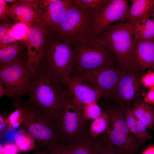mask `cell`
<instances>
[{
    "label": "cell",
    "instance_id": "obj_27",
    "mask_svg": "<svg viewBox=\"0 0 154 154\" xmlns=\"http://www.w3.org/2000/svg\"><path fill=\"white\" fill-rule=\"evenodd\" d=\"M14 141L20 151H28L35 147V139L23 129L19 131L15 134Z\"/></svg>",
    "mask_w": 154,
    "mask_h": 154
},
{
    "label": "cell",
    "instance_id": "obj_35",
    "mask_svg": "<svg viewBox=\"0 0 154 154\" xmlns=\"http://www.w3.org/2000/svg\"><path fill=\"white\" fill-rule=\"evenodd\" d=\"M137 124L138 130L143 143L147 140L151 138V136L147 131L146 125L141 121L137 119Z\"/></svg>",
    "mask_w": 154,
    "mask_h": 154
},
{
    "label": "cell",
    "instance_id": "obj_10",
    "mask_svg": "<svg viewBox=\"0 0 154 154\" xmlns=\"http://www.w3.org/2000/svg\"><path fill=\"white\" fill-rule=\"evenodd\" d=\"M71 0H39L35 7L36 22L47 33L56 31L63 19Z\"/></svg>",
    "mask_w": 154,
    "mask_h": 154
},
{
    "label": "cell",
    "instance_id": "obj_20",
    "mask_svg": "<svg viewBox=\"0 0 154 154\" xmlns=\"http://www.w3.org/2000/svg\"><path fill=\"white\" fill-rule=\"evenodd\" d=\"M132 5L128 11L124 21L132 23L149 15L154 9V0H131Z\"/></svg>",
    "mask_w": 154,
    "mask_h": 154
},
{
    "label": "cell",
    "instance_id": "obj_24",
    "mask_svg": "<svg viewBox=\"0 0 154 154\" xmlns=\"http://www.w3.org/2000/svg\"><path fill=\"white\" fill-rule=\"evenodd\" d=\"M125 109L111 107L107 109L110 117V127L128 135H133L130 131L126 123L125 116Z\"/></svg>",
    "mask_w": 154,
    "mask_h": 154
},
{
    "label": "cell",
    "instance_id": "obj_19",
    "mask_svg": "<svg viewBox=\"0 0 154 154\" xmlns=\"http://www.w3.org/2000/svg\"><path fill=\"white\" fill-rule=\"evenodd\" d=\"M26 39L9 43L0 48V65L28 59Z\"/></svg>",
    "mask_w": 154,
    "mask_h": 154
},
{
    "label": "cell",
    "instance_id": "obj_4",
    "mask_svg": "<svg viewBox=\"0 0 154 154\" xmlns=\"http://www.w3.org/2000/svg\"><path fill=\"white\" fill-rule=\"evenodd\" d=\"M93 37L113 52L120 66L126 69H131V56L133 27L131 23L121 21L110 25Z\"/></svg>",
    "mask_w": 154,
    "mask_h": 154
},
{
    "label": "cell",
    "instance_id": "obj_46",
    "mask_svg": "<svg viewBox=\"0 0 154 154\" xmlns=\"http://www.w3.org/2000/svg\"><path fill=\"white\" fill-rule=\"evenodd\" d=\"M151 68H152L153 69V70H154V64L152 66V67H151Z\"/></svg>",
    "mask_w": 154,
    "mask_h": 154
},
{
    "label": "cell",
    "instance_id": "obj_44",
    "mask_svg": "<svg viewBox=\"0 0 154 154\" xmlns=\"http://www.w3.org/2000/svg\"><path fill=\"white\" fill-rule=\"evenodd\" d=\"M149 15L150 16L154 15V9L152 11L149 13Z\"/></svg>",
    "mask_w": 154,
    "mask_h": 154
},
{
    "label": "cell",
    "instance_id": "obj_32",
    "mask_svg": "<svg viewBox=\"0 0 154 154\" xmlns=\"http://www.w3.org/2000/svg\"><path fill=\"white\" fill-rule=\"evenodd\" d=\"M97 140V154H127L118 149L108 145L98 139Z\"/></svg>",
    "mask_w": 154,
    "mask_h": 154
},
{
    "label": "cell",
    "instance_id": "obj_6",
    "mask_svg": "<svg viewBox=\"0 0 154 154\" xmlns=\"http://www.w3.org/2000/svg\"><path fill=\"white\" fill-rule=\"evenodd\" d=\"M25 118L21 127L35 139L36 145L45 149L58 142L56 120L41 108L25 105Z\"/></svg>",
    "mask_w": 154,
    "mask_h": 154
},
{
    "label": "cell",
    "instance_id": "obj_2",
    "mask_svg": "<svg viewBox=\"0 0 154 154\" xmlns=\"http://www.w3.org/2000/svg\"><path fill=\"white\" fill-rule=\"evenodd\" d=\"M74 57V51L70 44L47 33L38 69L60 80L64 76L70 74Z\"/></svg>",
    "mask_w": 154,
    "mask_h": 154
},
{
    "label": "cell",
    "instance_id": "obj_23",
    "mask_svg": "<svg viewBox=\"0 0 154 154\" xmlns=\"http://www.w3.org/2000/svg\"><path fill=\"white\" fill-rule=\"evenodd\" d=\"M109 0H72L78 8L98 17L108 4Z\"/></svg>",
    "mask_w": 154,
    "mask_h": 154
},
{
    "label": "cell",
    "instance_id": "obj_36",
    "mask_svg": "<svg viewBox=\"0 0 154 154\" xmlns=\"http://www.w3.org/2000/svg\"><path fill=\"white\" fill-rule=\"evenodd\" d=\"M3 145V151L1 154H17L20 150L15 143H7Z\"/></svg>",
    "mask_w": 154,
    "mask_h": 154
},
{
    "label": "cell",
    "instance_id": "obj_15",
    "mask_svg": "<svg viewBox=\"0 0 154 154\" xmlns=\"http://www.w3.org/2000/svg\"><path fill=\"white\" fill-rule=\"evenodd\" d=\"M129 6L126 0H109L101 14L95 20L94 37L110 24L119 20H125Z\"/></svg>",
    "mask_w": 154,
    "mask_h": 154
},
{
    "label": "cell",
    "instance_id": "obj_1",
    "mask_svg": "<svg viewBox=\"0 0 154 154\" xmlns=\"http://www.w3.org/2000/svg\"><path fill=\"white\" fill-rule=\"evenodd\" d=\"M64 86L60 80L38 69L32 78L29 98L24 104L41 108L56 120L62 112L68 93Z\"/></svg>",
    "mask_w": 154,
    "mask_h": 154
},
{
    "label": "cell",
    "instance_id": "obj_40",
    "mask_svg": "<svg viewBox=\"0 0 154 154\" xmlns=\"http://www.w3.org/2000/svg\"><path fill=\"white\" fill-rule=\"evenodd\" d=\"M4 96L10 98V94L8 90L0 83V97Z\"/></svg>",
    "mask_w": 154,
    "mask_h": 154
},
{
    "label": "cell",
    "instance_id": "obj_16",
    "mask_svg": "<svg viewBox=\"0 0 154 154\" xmlns=\"http://www.w3.org/2000/svg\"><path fill=\"white\" fill-rule=\"evenodd\" d=\"M98 136V139L127 154H136L141 145L133 135L127 134L110 126L107 131Z\"/></svg>",
    "mask_w": 154,
    "mask_h": 154
},
{
    "label": "cell",
    "instance_id": "obj_14",
    "mask_svg": "<svg viewBox=\"0 0 154 154\" xmlns=\"http://www.w3.org/2000/svg\"><path fill=\"white\" fill-rule=\"evenodd\" d=\"M154 64V40L133 38L131 56V69L142 72Z\"/></svg>",
    "mask_w": 154,
    "mask_h": 154
},
{
    "label": "cell",
    "instance_id": "obj_7",
    "mask_svg": "<svg viewBox=\"0 0 154 154\" xmlns=\"http://www.w3.org/2000/svg\"><path fill=\"white\" fill-rule=\"evenodd\" d=\"M27 60L0 65V83L8 90L10 98L15 100L29 94L33 73Z\"/></svg>",
    "mask_w": 154,
    "mask_h": 154
},
{
    "label": "cell",
    "instance_id": "obj_41",
    "mask_svg": "<svg viewBox=\"0 0 154 154\" xmlns=\"http://www.w3.org/2000/svg\"><path fill=\"white\" fill-rule=\"evenodd\" d=\"M31 154H48V153L45 150L36 145L34 150Z\"/></svg>",
    "mask_w": 154,
    "mask_h": 154
},
{
    "label": "cell",
    "instance_id": "obj_25",
    "mask_svg": "<svg viewBox=\"0 0 154 154\" xmlns=\"http://www.w3.org/2000/svg\"><path fill=\"white\" fill-rule=\"evenodd\" d=\"M110 123V117L107 110L103 111L102 114L93 120L89 129L90 135L97 137L108 129Z\"/></svg>",
    "mask_w": 154,
    "mask_h": 154
},
{
    "label": "cell",
    "instance_id": "obj_38",
    "mask_svg": "<svg viewBox=\"0 0 154 154\" xmlns=\"http://www.w3.org/2000/svg\"><path fill=\"white\" fill-rule=\"evenodd\" d=\"M9 116L8 112L5 111L0 115V136L4 132L6 128H7V119Z\"/></svg>",
    "mask_w": 154,
    "mask_h": 154
},
{
    "label": "cell",
    "instance_id": "obj_39",
    "mask_svg": "<svg viewBox=\"0 0 154 154\" xmlns=\"http://www.w3.org/2000/svg\"><path fill=\"white\" fill-rule=\"evenodd\" d=\"M143 100L148 104H154V87L150 88L144 96Z\"/></svg>",
    "mask_w": 154,
    "mask_h": 154
},
{
    "label": "cell",
    "instance_id": "obj_5",
    "mask_svg": "<svg viewBox=\"0 0 154 154\" xmlns=\"http://www.w3.org/2000/svg\"><path fill=\"white\" fill-rule=\"evenodd\" d=\"M96 19L93 15L78 8L71 2L57 29L49 33L68 44L82 41L94 37Z\"/></svg>",
    "mask_w": 154,
    "mask_h": 154
},
{
    "label": "cell",
    "instance_id": "obj_43",
    "mask_svg": "<svg viewBox=\"0 0 154 154\" xmlns=\"http://www.w3.org/2000/svg\"><path fill=\"white\" fill-rule=\"evenodd\" d=\"M5 2H6L7 3L8 2L11 3H12V4L15 3L17 0H4Z\"/></svg>",
    "mask_w": 154,
    "mask_h": 154
},
{
    "label": "cell",
    "instance_id": "obj_31",
    "mask_svg": "<svg viewBox=\"0 0 154 154\" xmlns=\"http://www.w3.org/2000/svg\"><path fill=\"white\" fill-rule=\"evenodd\" d=\"M82 111L84 116L88 120L95 119L100 116L103 112L97 102L86 105L83 108Z\"/></svg>",
    "mask_w": 154,
    "mask_h": 154
},
{
    "label": "cell",
    "instance_id": "obj_33",
    "mask_svg": "<svg viewBox=\"0 0 154 154\" xmlns=\"http://www.w3.org/2000/svg\"><path fill=\"white\" fill-rule=\"evenodd\" d=\"M44 150L48 154H70L66 146L59 141Z\"/></svg>",
    "mask_w": 154,
    "mask_h": 154
},
{
    "label": "cell",
    "instance_id": "obj_34",
    "mask_svg": "<svg viewBox=\"0 0 154 154\" xmlns=\"http://www.w3.org/2000/svg\"><path fill=\"white\" fill-rule=\"evenodd\" d=\"M142 85L146 88L154 87V72L149 70L141 78Z\"/></svg>",
    "mask_w": 154,
    "mask_h": 154
},
{
    "label": "cell",
    "instance_id": "obj_29",
    "mask_svg": "<svg viewBox=\"0 0 154 154\" xmlns=\"http://www.w3.org/2000/svg\"><path fill=\"white\" fill-rule=\"evenodd\" d=\"M125 116L126 123L130 131L140 145H142L144 143L138 130L137 124V118L130 108L125 109Z\"/></svg>",
    "mask_w": 154,
    "mask_h": 154
},
{
    "label": "cell",
    "instance_id": "obj_42",
    "mask_svg": "<svg viewBox=\"0 0 154 154\" xmlns=\"http://www.w3.org/2000/svg\"><path fill=\"white\" fill-rule=\"evenodd\" d=\"M143 154H154V146L150 147L147 148Z\"/></svg>",
    "mask_w": 154,
    "mask_h": 154
},
{
    "label": "cell",
    "instance_id": "obj_21",
    "mask_svg": "<svg viewBox=\"0 0 154 154\" xmlns=\"http://www.w3.org/2000/svg\"><path fill=\"white\" fill-rule=\"evenodd\" d=\"M131 109L137 119L143 122L147 129H153L154 107L139 98L133 102Z\"/></svg>",
    "mask_w": 154,
    "mask_h": 154
},
{
    "label": "cell",
    "instance_id": "obj_37",
    "mask_svg": "<svg viewBox=\"0 0 154 154\" xmlns=\"http://www.w3.org/2000/svg\"><path fill=\"white\" fill-rule=\"evenodd\" d=\"M7 3L3 0H0V20L1 21L9 16V9Z\"/></svg>",
    "mask_w": 154,
    "mask_h": 154
},
{
    "label": "cell",
    "instance_id": "obj_18",
    "mask_svg": "<svg viewBox=\"0 0 154 154\" xmlns=\"http://www.w3.org/2000/svg\"><path fill=\"white\" fill-rule=\"evenodd\" d=\"M97 141L87 128L65 145L70 154H97Z\"/></svg>",
    "mask_w": 154,
    "mask_h": 154
},
{
    "label": "cell",
    "instance_id": "obj_22",
    "mask_svg": "<svg viewBox=\"0 0 154 154\" xmlns=\"http://www.w3.org/2000/svg\"><path fill=\"white\" fill-rule=\"evenodd\" d=\"M148 15L132 23L133 38L141 40H154V23Z\"/></svg>",
    "mask_w": 154,
    "mask_h": 154
},
{
    "label": "cell",
    "instance_id": "obj_12",
    "mask_svg": "<svg viewBox=\"0 0 154 154\" xmlns=\"http://www.w3.org/2000/svg\"><path fill=\"white\" fill-rule=\"evenodd\" d=\"M60 80L73 100L82 108L87 105L97 102L102 96L98 89L75 75H66Z\"/></svg>",
    "mask_w": 154,
    "mask_h": 154
},
{
    "label": "cell",
    "instance_id": "obj_28",
    "mask_svg": "<svg viewBox=\"0 0 154 154\" xmlns=\"http://www.w3.org/2000/svg\"><path fill=\"white\" fill-rule=\"evenodd\" d=\"M8 16L0 23V48H4L7 44L17 40L10 33V29L15 23Z\"/></svg>",
    "mask_w": 154,
    "mask_h": 154
},
{
    "label": "cell",
    "instance_id": "obj_11",
    "mask_svg": "<svg viewBox=\"0 0 154 154\" xmlns=\"http://www.w3.org/2000/svg\"><path fill=\"white\" fill-rule=\"evenodd\" d=\"M141 72L124 68L117 85L114 98L119 107L129 108L131 104L139 99L143 86L141 82Z\"/></svg>",
    "mask_w": 154,
    "mask_h": 154
},
{
    "label": "cell",
    "instance_id": "obj_8",
    "mask_svg": "<svg viewBox=\"0 0 154 154\" xmlns=\"http://www.w3.org/2000/svg\"><path fill=\"white\" fill-rule=\"evenodd\" d=\"M82 109L68 92L62 112L56 120L59 140L67 144L87 128L88 120L83 116Z\"/></svg>",
    "mask_w": 154,
    "mask_h": 154
},
{
    "label": "cell",
    "instance_id": "obj_3",
    "mask_svg": "<svg viewBox=\"0 0 154 154\" xmlns=\"http://www.w3.org/2000/svg\"><path fill=\"white\" fill-rule=\"evenodd\" d=\"M71 44L74 57L70 74L94 70L118 63L113 52L94 37Z\"/></svg>",
    "mask_w": 154,
    "mask_h": 154
},
{
    "label": "cell",
    "instance_id": "obj_17",
    "mask_svg": "<svg viewBox=\"0 0 154 154\" xmlns=\"http://www.w3.org/2000/svg\"><path fill=\"white\" fill-rule=\"evenodd\" d=\"M38 0H17L9 6V16L15 23H23L29 27L36 22L35 7Z\"/></svg>",
    "mask_w": 154,
    "mask_h": 154
},
{
    "label": "cell",
    "instance_id": "obj_30",
    "mask_svg": "<svg viewBox=\"0 0 154 154\" xmlns=\"http://www.w3.org/2000/svg\"><path fill=\"white\" fill-rule=\"evenodd\" d=\"M29 27L27 25L23 23H14L10 29V33L16 40L25 39Z\"/></svg>",
    "mask_w": 154,
    "mask_h": 154
},
{
    "label": "cell",
    "instance_id": "obj_13",
    "mask_svg": "<svg viewBox=\"0 0 154 154\" xmlns=\"http://www.w3.org/2000/svg\"><path fill=\"white\" fill-rule=\"evenodd\" d=\"M46 33L36 22L29 27L26 39L27 61L33 74L38 69L42 56Z\"/></svg>",
    "mask_w": 154,
    "mask_h": 154
},
{
    "label": "cell",
    "instance_id": "obj_26",
    "mask_svg": "<svg viewBox=\"0 0 154 154\" xmlns=\"http://www.w3.org/2000/svg\"><path fill=\"white\" fill-rule=\"evenodd\" d=\"M13 105L17 108L9 116L7 119V128L9 129L17 128L21 126L25 118V105L20 99L15 100Z\"/></svg>",
    "mask_w": 154,
    "mask_h": 154
},
{
    "label": "cell",
    "instance_id": "obj_9",
    "mask_svg": "<svg viewBox=\"0 0 154 154\" xmlns=\"http://www.w3.org/2000/svg\"><path fill=\"white\" fill-rule=\"evenodd\" d=\"M124 68L117 63L94 70L71 74L75 75L98 89L102 96L111 99L114 98L117 85Z\"/></svg>",
    "mask_w": 154,
    "mask_h": 154
},
{
    "label": "cell",
    "instance_id": "obj_45",
    "mask_svg": "<svg viewBox=\"0 0 154 154\" xmlns=\"http://www.w3.org/2000/svg\"><path fill=\"white\" fill-rule=\"evenodd\" d=\"M152 20L154 23V15H152Z\"/></svg>",
    "mask_w": 154,
    "mask_h": 154
}]
</instances>
